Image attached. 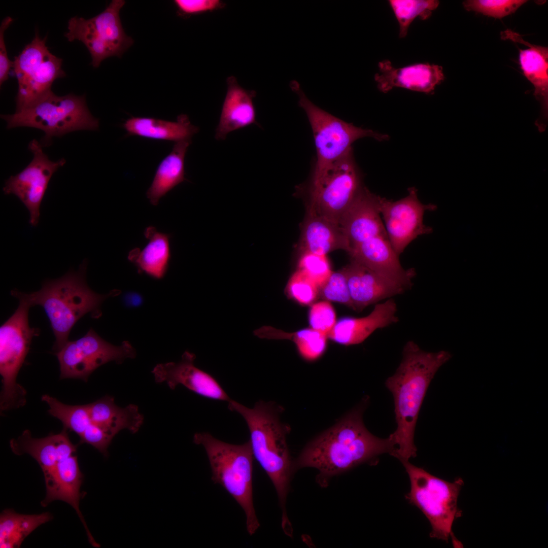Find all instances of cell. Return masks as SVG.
Returning <instances> with one entry per match:
<instances>
[{
  "label": "cell",
  "instance_id": "40",
  "mask_svg": "<svg viewBox=\"0 0 548 548\" xmlns=\"http://www.w3.org/2000/svg\"><path fill=\"white\" fill-rule=\"evenodd\" d=\"M79 437L80 443L90 444L106 457L108 455V449L114 438L104 429L91 423Z\"/></svg>",
  "mask_w": 548,
  "mask_h": 548
},
{
  "label": "cell",
  "instance_id": "31",
  "mask_svg": "<svg viewBox=\"0 0 548 548\" xmlns=\"http://www.w3.org/2000/svg\"><path fill=\"white\" fill-rule=\"evenodd\" d=\"M52 518L48 512L25 515L11 509H5L0 516V547H20L28 535Z\"/></svg>",
  "mask_w": 548,
  "mask_h": 548
},
{
  "label": "cell",
  "instance_id": "20",
  "mask_svg": "<svg viewBox=\"0 0 548 548\" xmlns=\"http://www.w3.org/2000/svg\"><path fill=\"white\" fill-rule=\"evenodd\" d=\"M10 445L15 454H27L38 462L45 483L52 478L58 463L75 455L77 448L71 441L65 428L59 433L50 434L41 438H33L30 431L25 430L17 439H11Z\"/></svg>",
  "mask_w": 548,
  "mask_h": 548
},
{
  "label": "cell",
  "instance_id": "35",
  "mask_svg": "<svg viewBox=\"0 0 548 548\" xmlns=\"http://www.w3.org/2000/svg\"><path fill=\"white\" fill-rule=\"evenodd\" d=\"M527 1L525 0H468L463 2L464 8L495 18H502L515 13Z\"/></svg>",
  "mask_w": 548,
  "mask_h": 548
},
{
  "label": "cell",
  "instance_id": "8",
  "mask_svg": "<svg viewBox=\"0 0 548 548\" xmlns=\"http://www.w3.org/2000/svg\"><path fill=\"white\" fill-rule=\"evenodd\" d=\"M410 483L405 499L418 507L429 521L430 537L448 542L453 537L454 522L461 517L458 507V496L464 485L462 478L450 482L435 476L424 469L405 461L402 463Z\"/></svg>",
  "mask_w": 548,
  "mask_h": 548
},
{
  "label": "cell",
  "instance_id": "15",
  "mask_svg": "<svg viewBox=\"0 0 548 548\" xmlns=\"http://www.w3.org/2000/svg\"><path fill=\"white\" fill-rule=\"evenodd\" d=\"M408 192L407 195L396 201L382 197L381 199V215L388 238L399 256L418 236L432 231L424 224L423 217L426 211L436 208L434 204L422 203L416 188H408Z\"/></svg>",
  "mask_w": 548,
  "mask_h": 548
},
{
  "label": "cell",
  "instance_id": "24",
  "mask_svg": "<svg viewBox=\"0 0 548 548\" xmlns=\"http://www.w3.org/2000/svg\"><path fill=\"white\" fill-rule=\"evenodd\" d=\"M227 92L216 129L215 136L217 140H224L234 130L257 124L253 101L255 91L242 87L233 76L227 78Z\"/></svg>",
  "mask_w": 548,
  "mask_h": 548
},
{
  "label": "cell",
  "instance_id": "32",
  "mask_svg": "<svg viewBox=\"0 0 548 548\" xmlns=\"http://www.w3.org/2000/svg\"><path fill=\"white\" fill-rule=\"evenodd\" d=\"M260 338L290 339L295 343L301 356L313 361L319 358L326 347L327 335L312 328H306L294 333H287L270 326H263L254 331Z\"/></svg>",
  "mask_w": 548,
  "mask_h": 548
},
{
  "label": "cell",
  "instance_id": "30",
  "mask_svg": "<svg viewBox=\"0 0 548 548\" xmlns=\"http://www.w3.org/2000/svg\"><path fill=\"white\" fill-rule=\"evenodd\" d=\"M191 141L175 143L172 151L159 163L152 182L146 192L147 197L153 206L178 184L186 180L184 161Z\"/></svg>",
  "mask_w": 548,
  "mask_h": 548
},
{
  "label": "cell",
  "instance_id": "3",
  "mask_svg": "<svg viewBox=\"0 0 548 548\" xmlns=\"http://www.w3.org/2000/svg\"><path fill=\"white\" fill-rule=\"evenodd\" d=\"M227 403L228 409L239 414L247 425L253 457L276 489L282 511V527L288 532L292 527L286 505L295 472L286 440L289 428L280 420L281 407L263 401L257 402L252 408L232 399Z\"/></svg>",
  "mask_w": 548,
  "mask_h": 548
},
{
  "label": "cell",
  "instance_id": "2",
  "mask_svg": "<svg viewBox=\"0 0 548 548\" xmlns=\"http://www.w3.org/2000/svg\"><path fill=\"white\" fill-rule=\"evenodd\" d=\"M452 356L446 351L428 352L413 341L404 346L402 360L386 386L394 398L396 430L389 437L395 450L392 456L402 463L417 456L414 437L419 413L429 384Z\"/></svg>",
  "mask_w": 548,
  "mask_h": 548
},
{
  "label": "cell",
  "instance_id": "11",
  "mask_svg": "<svg viewBox=\"0 0 548 548\" xmlns=\"http://www.w3.org/2000/svg\"><path fill=\"white\" fill-rule=\"evenodd\" d=\"M37 32L13 61L18 82L16 111L32 104L52 91L53 82L66 76L62 59L53 54Z\"/></svg>",
  "mask_w": 548,
  "mask_h": 548
},
{
  "label": "cell",
  "instance_id": "28",
  "mask_svg": "<svg viewBox=\"0 0 548 548\" xmlns=\"http://www.w3.org/2000/svg\"><path fill=\"white\" fill-rule=\"evenodd\" d=\"M88 405L91 423L113 437L123 429L136 433L144 423V416L137 405L130 404L124 407L118 406L111 396L106 395Z\"/></svg>",
  "mask_w": 548,
  "mask_h": 548
},
{
  "label": "cell",
  "instance_id": "41",
  "mask_svg": "<svg viewBox=\"0 0 548 548\" xmlns=\"http://www.w3.org/2000/svg\"><path fill=\"white\" fill-rule=\"evenodd\" d=\"M175 5L181 16H190L210 12L222 6L218 0H175Z\"/></svg>",
  "mask_w": 548,
  "mask_h": 548
},
{
  "label": "cell",
  "instance_id": "21",
  "mask_svg": "<svg viewBox=\"0 0 548 548\" xmlns=\"http://www.w3.org/2000/svg\"><path fill=\"white\" fill-rule=\"evenodd\" d=\"M397 305L391 298L375 305L371 312L361 318L344 317L337 321L327 335L339 344L349 346L359 344L378 329L386 327L398 321Z\"/></svg>",
  "mask_w": 548,
  "mask_h": 548
},
{
  "label": "cell",
  "instance_id": "10",
  "mask_svg": "<svg viewBox=\"0 0 548 548\" xmlns=\"http://www.w3.org/2000/svg\"><path fill=\"white\" fill-rule=\"evenodd\" d=\"M125 4L123 0H113L93 17L75 16L67 22L64 36L69 42L78 40L86 46L93 67H98L110 57H121L133 43L132 38L125 32L120 17V11Z\"/></svg>",
  "mask_w": 548,
  "mask_h": 548
},
{
  "label": "cell",
  "instance_id": "13",
  "mask_svg": "<svg viewBox=\"0 0 548 548\" xmlns=\"http://www.w3.org/2000/svg\"><path fill=\"white\" fill-rule=\"evenodd\" d=\"M60 368V379H78L87 382L98 367L111 361L122 363L136 357V351L128 341L115 346L90 329L82 337L68 341L55 354Z\"/></svg>",
  "mask_w": 548,
  "mask_h": 548
},
{
  "label": "cell",
  "instance_id": "9",
  "mask_svg": "<svg viewBox=\"0 0 548 548\" xmlns=\"http://www.w3.org/2000/svg\"><path fill=\"white\" fill-rule=\"evenodd\" d=\"M290 86L298 96V105L306 113L314 136L317 156L312 181L323 176L352 148L356 140L365 137L379 141L388 139L386 134L357 127L318 107L306 97L297 81H292Z\"/></svg>",
  "mask_w": 548,
  "mask_h": 548
},
{
  "label": "cell",
  "instance_id": "7",
  "mask_svg": "<svg viewBox=\"0 0 548 548\" xmlns=\"http://www.w3.org/2000/svg\"><path fill=\"white\" fill-rule=\"evenodd\" d=\"M19 301L13 314L0 327V373L2 390L1 412L23 406L26 403V390L16 382L18 372L29 351L33 337L39 329L30 327L28 312L31 307L23 292H11Z\"/></svg>",
  "mask_w": 548,
  "mask_h": 548
},
{
  "label": "cell",
  "instance_id": "29",
  "mask_svg": "<svg viewBox=\"0 0 548 548\" xmlns=\"http://www.w3.org/2000/svg\"><path fill=\"white\" fill-rule=\"evenodd\" d=\"M122 126L129 135L175 143L191 141V138L199 131V128L191 124L185 114L179 115L176 121L132 117Z\"/></svg>",
  "mask_w": 548,
  "mask_h": 548
},
{
  "label": "cell",
  "instance_id": "23",
  "mask_svg": "<svg viewBox=\"0 0 548 548\" xmlns=\"http://www.w3.org/2000/svg\"><path fill=\"white\" fill-rule=\"evenodd\" d=\"M83 474L80 470L77 457L72 455L60 460L57 464L52 479L46 483V495L41 501V505L47 506L50 503L60 500L70 504L76 511L85 529L90 543L94 547L100 545L96 542L88 528L79 504L81 493L80 488Z\"/></svg>",
  "mask_w": 548,
  "mask_h": 548
},
{
  "label": "cell",
  "instance_id": "19",
  "mask_svg": "<svg viewBox=\"0 0 548 548\" xmlns=\"http://www.w3.org/2000/svg\"><path fill=\"white\" fill-rule=\"evenodd\" d=\"M379 72L374 75L378 89L387 93L393 88L432 93L444 79L441 66L429 63H414L401 67L394 66L387 59L378 63Z\"/></svg>",
  "mask_w": 548,
  "mask_h": 548
},
{
  "label": "cell",
  "instance_id": "26",
  "mask_svg": "<svg viewBox=\"0 0 548 548\" xmlns=\"http://www.w3.org/2000/svg\"><path fill=\"white\" fill-rule=\"evenodd\" d=\"M302 252L326 255L336 250L351 251L349 241L339 224L307 211L300 240Z\"/></svg>",
  "mask_w": 548,
  "mask_h": 548
},
{
  "label": "cell",
  "instance_id": "18",
  "mask_svg": "<svg viewBox=\"0 0 548 548\" xmlns=\"http://www.w3.org/2000/svg\"><path fill=\"white\" fill-rule=\"evenodd\" d=\"M351 259L374 271L404 291L410 288L416 275L414 268L404 269L387 236H379L353 248Z\"/></svg>",
  "mask_w": 548,
  "mask_h": 548
},
{
  "label": "cell",
  "instance_id": "22",
  "mask_svg": "<svg viewBox=\"0 0 548 548\" xmlns=\"http://www.w3.org/2000/svg\"><path fill=\"white\" fill-rule=\"evenodd\" d=\"M346 275L354 310L389 299L404 290L365 266L352 260L342 268Z\"/></svg>",
  "mask_w": 548,
  "mask_h": 548
},
{
  "label": "cell",
  "instance_id": "38",
  "mask_svg": "<svg viewBox=\"0 0 548 548\" xmlns=\"http://www.w3.org/2000/svg\"><path fill=\"white\" fill-rule=\"evenodd\" d=\"M319 290L325 299L344 304L354 310L347 278L342 269L332 272Z\"/></svg>",
  "mask_w": 548,
  "mask_h": 548
},
{
  "label": "cell",
  "instance_id": "1",
  "mask_svg": "<svg viewBox=\"0 0 548 548\" xmlns=\"http://www.w3.org/2000/svg\"><path fill=\"white\" fill-rule=\"evenodd\" d=\"M364 406L353 409L334 426L311 441L296 461L293 469H316V482L322 487L333 476L374 461L380 455H391L395 450L389 436L381 438L371 434L363 422Z\"/></svg>",
  "mask_w": 548,
  "mask_h": 548
},
{
  "label": "cell",
  "instance_id": "17",
  "mask_svg": "<svg viewBox=\"0 0 548 548\" xmlns=\"http://www.w3.org/2000/svg\"><path fill=\"white\" fill-rule=\"evenodd\" d=\"M381 196L363 186L341 216L339 224L349 241L351 250L373 237H388L381 217Z\"/></svg>",
  "mask_w": 548,
  "mask_h": 548
},
{
  "label": "cell",
  "instance_id": "37",
  "mask_svg": "<svg viewBox=\"0 0 548 548\" xmlns=\"http://www.w3.org/2000/svg\"><path fill=\"white\" fill-rule=\"evenodd\" d=\"M298 269L304 272L320 288L327 281L332 271L326 255L302 252Z\"/></svg>",
  "mask_w": 548,
  "mask_h": 548
},
{
  "label": "cell",
  "instance_id": "16",
  "mask_svg": "<svg viewBox=\"0 0 548 548\" xmlns=\"http://www.w3.org/2000/svg\"><path fill=\"white\" fill-rule=\"evenodd\" d=\"M195 358L194 354L185 351L177 362L157 364L152 371L155 382L165 383L172 390L182 385L205 398L228 402L231 399L227 393L213 376L195 366Z\"/></svg>",
  "mask_w": 548,
  "mask_h": 548
},
{
  "label": "cell",
  "instance_id": "5",
  "mask_svg": "<svg viewBox=\"0 0 548 548\" xmlns=\"http://www.w3.org/2000/svg\"><path fill=\"white\" fill-rule=\"evenodd\" d=\"M193 442L205 450L212 481L221 486L244 511L247 530L252 536L260 524L253 504L254 457L249 440L240 444H231L202 432L194 434Z\"/></svg>",
  "mask_w": 548,
  "mask_h": 548
},
{
  "label": "cell",
  "instance_id": "25",
  "mask_svg": "<svg viewBox=\"0 0 548 548\" xmlns=\"http://www.w3.org/2000/svg\"><path fill=\"white\" fill-rule=\"evenodd\" d=\"M505 38L519 42L529 47L519 49L520 62L525 76L533 85L534 95L541 106L542 120L538 127L543 131L546 127L548 108V48L530 44L518 34L510 30L502 34Z\"/></svg>",
  "mask_w": 548,
  "mask_h": 548
},
{
  "label": "cell",
  "instance_id": "33",
  "mask_svg": "<svg viewBox=\"0 0 548 548\" xmlns=\"http://www.w3.org/2000/svg\"><path fill=\"white\" fill-rule=\"evenodd\" d=\"M42 400L48 404L50 415L59 419L64 428L73 431L79 436L91 423L88 404L67 405L47 394L43 395Z\"/></svg>",
  "mask_w": 548,
  "mask_h": 548
},
{
  "label": "cell",
  "instance_id": "14",
  "mask_svg": "<svg viewBox=\"0 0 548 548\" xmlns=\"http://www.w3.org/2000/svg\"><path fill=\"white\" fill-rule=\"evenodd\" d=\"M28 149L33 155L32 160L21 172L6 180L3 190L5 194H13L20 199L29 212L30 225L36 227L50 180L66 161L63 158L50 160L36 140L30 142Z\"/></svg>",
  "mask_w": 548,
  "mask_h": 548
},
{
  "label": "cell",
  "instance_id": "6",
  "mask_svg": "<svg viewBox=\"0 0 548 548\" xmlns=\"http://www.w3.org/2000/svg\"><path fill=\"white\" fill-rule=\"evenodd\" d=\"M8 129L25 126L43 131L46 143L79 130H97L99 120L89 111L85 95L72 93L59 96L52 91L27 107L10 115H2Z\"/></svg>",
  "mask_w": 548,
  "mask_h": 548
},
{
  "label": "cell",
  "instance_id": "42",
  "mask_svg": "<svg viewBox=\"0 0 548 548\" xmlns=\"http://www.w3.org/2000/svg\"><path fill=\"white\" fill-rule=\"evenodd\" d=\"M13 21L12 17L8 16L4 18L0 26V85L9 78L10 69L13 67L11 61L7 54L4 40V32Z\"/></svg>",
  "mask_w": 548,
  "mask_h": 548
},
{
  "label": "cell",
  "instance_id": "27",
  "mask_svg": "<svg viewBox=\"0 0 548 548\" xmlns=\"http://www.w3.org/2000/svg\"><path fill=\"white\" fill-rule=\"evenodd\" d=\"M144 236L148 240L145 247L131 250L128 260L135 265L140 273H145L155 279H162L167 271L171 258V235L149 226L146 228Z\"/></svg>",
  "mask_w": 548,
  "mask_h": 548
},
{
  "label": "cell",
  "instance_id": "36",
  "mask_svg": "<svg viewBox=\"0 0 548 548\" xmlns=\"http://www.w3.org/2000/svg\"><path fill=\"white\" fill-rule=\"evenodd\" d=\"M319 291L318 286L299 269L291 276L286 287L287 295L303 305L311 303L316 298Z\"/></svg>",
  "mask_w": 548,
  "mask_h": 548
},
{
  "label": "cell",
  "instance_id": "34",
  "mask_svg": "<svg viewBox=\"0 0 548 548\" xmlns=\"http://www.w3.org/2000/svg\"><path fill=\"white\" fill-rule=\"evenodd\" d=\"M389 3L399 24V37L403 38L416 18L428 19L438 6L436 0H390Z\"/></svg>",
  "mask_w": 548,
  "mask_h": 548
},
{
  "label": "cell",
  "instance_id": "39",
  "mask_svg": "<svg viewBox=\"0 0 548 548\" xmlns=\"http://www.w3.org/2000/svg\"><path fill=\"white\" fill-rule=\"evenodd\" d=\"M309 320L312 329L327 336L336 322L334 310L327 301H320L312 306Z\"/></svg>",
  "mask_w": 548,
  "mask_h": 548
},
{
  "label": "cell",
  "instance_id": "12",
  "mask_svg": "<svg viewBox=\"0 0 548 548\" xmlns=\"http://www.w3.org/2000/svg\"><path fill=\"white\" fill-rule=\"evenodd\" d=\"M362 186L352 148L323 176L312 181L308 210L339 224Z\"/></svg>",
  "mask_w": 548,
  "mask_h": 548
},
{
  "label": "cell",
  "instance_id": "4",
  "mask_svg": "<svg viewBox=\"0 0 548 548\" xmlns=\"http://www.w3.org/2000/svg\"><path fill=\"white\" fill-rule=\"evenodd\" d=\"M87 267L85 259L77 271L71 270L59 278L44 281L38 291L23 293L31 306L38 305L44 310L55 336L53 350L55 351L68 341L70 331L80 319L88 313L99 318L103 301L120 293L116 289L106 294L94 292L86 282Z\"/></svg>",
  "mask_w": 548,
  "mask_h": 548
}]
</instances>
